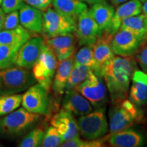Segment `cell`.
Returning <instances> with one entry per match:
<instances>
[{"label":"cell","mask_w":147,"mask_h":147,"mask_svg":"<svg viewBox=\"0 0 147 147\" xmlns=\"http://www.w3.org/2000/svg\"><path fill=\"white\" fill-rule=\"evenodd\" d=\"M133 82H141L147 86V74L140 70H135L132 75Z\"/></svg>","instance_id":"8d00e7d4"},{"label":"cell","mask_w":147,"mask_h":147,"mask_svg":"<svg viewBox=\"0 0 147 147\" xmlns=\"http://www.w3.org/2000/svg\"><path fill=\"white\" fill-rule=\"evenodd\" d=\"M76 26V20L74 18L60 13L55 9L48 8L43 12L42 34L45 40L73 34Z\"/></svg>","instance_id":"277c9868"},{"label":"cell","mask_w":147,"mask_h":147,"mask_svg":"<svg viewBox=\"0 0 147 147\" xmlns=\"http://www.w3.org/2000/svg\"><path fill=\"white\" fill-rule=\"evenodd\" d=\"M104 146L103 141L100 139L83 140L80 137H75L71 140L64 141L61 147H100Z\"/></svg>","instance_id":"1f68e13d"},{"label":"cell","mask_w":147,"mask_h":147,"mask_svg":"<svg viewBox=\"0 0 147 147\" xmlns=\"http://www.w3.org/2000/svg\"><path fill=\"white\" fill-rule=\"evenodd\" d=\"M45 131L43 129L37 127L29 131L23 140L18 143L19 147H37L40 146Z\"/></svg>","instance_id":"f546056e"},{"label":"cell","mask_w":147,"mask_h":147,"mask_svg":"<svg viewBox=\"0 0 147 147\" xmlns=\"http://www.w3.org/2000/svg\"><path fill=\"white\" fill-rule=\"evenodd\" d=\"M64 140L61 135L55 127L51 125L46 130L45 136L42 140L40 146L42 147H57L60 146Z\"/></svg>","instance_id":"4dcf8cb0"},{"label":"cell","mask_w":147,"mask_h":147,"mask_svg":"<svg viewBox=\"0 0 147 147\" xmlns=\"http://www.w3.org/2000/svg\"><path fill=\"white\" fill-rule=\"evenodd\" d=\"M36 82L29 69L17 65L0 68V95L21 93Z\"/></svg>","instance_id":"3957f363"},{"label":"cell","mask_w":147,"mask_h":147,"mask_svg":"<svg viewBox=\"0 0 147 147\" xmlns=\"http://www.w3.org/2000/svg\"><path fill=\"white\" fill-rule=\"evenodd\" d=\"M144 44H145V45H146V47H147V37H146V40H145V42H144Z\"/></svg>","instance_id":"b9f144b4"},{"label":"cell","mask_w":147,"mask_h":147,"mask_svg":"<svg viewBox=\"0 0 147 147\" xmlns=\"http://www.w3.org/2000/svg\"><path fill=\"white\" fill-rule=\"evenodd\" d=\"M77 122L80 134L88 140L100 138L108 131V124L104 107L98 108L95 111L81 116Z\"/></svg>","instance_id":"8992f818"},{"label":"cell","mask_w":147,"mask_h":147,"mask_svg":"<svg viewBox=\"0 0 147 147\" xmlns=\"http://www.w3.org/2000/svg\"><path fill=\"white\" fill-rule=\"evenodd\" d=\"M108 115L109 130L111 134L131 127L135 121L140 118L139 116L131 113L119 103L110 110Z\"/></svg>","instance_id":"2e32d148"},{"label":"cell","mask_w":147,"mask_h":147,"mask_svg":"<svg viewBox=\"0 0 147 147\" xmlns=\"http://www.w3.org/2000/svg\"><path fill=\"white\" fill-rule=\"evenodd\" d=\"M120 29H127L147 37V17L142 13L127 18L123 21Z\"/></svg>","instance_id":"484cf974"},{"label":"cell","mask_w":147,"mask_h":147,"mask_svg":"<svg viewBox=\"0 0 147 147\" xmlns=\"http://www.w3.org/2000/svg\"><path fill=\"white\" fill-rule=\"evenodd\" d=\"M23 0H2L1 8L5 14L13 11L19 10L20 8L25 4Z\"/></svg>","instance_id":"836d02e7"},{"label":"cell","mask_w":147,"mask_h":147,"mask_svg":"<svg viewBox=\"0 0 147 147\" xmlns=\"http://www.w3.org/2000/svg\"><path fill=\"white\" fill-rule=\"evenodd\" d=\"M51 124L58 130L64 141L80 136L78 122L74 115L63 108L51 118Z\"/></svg>","instance_id":"7c38bea8"},{"label":"cell","mask_w":147,"mask_h":147,"mask_svg":"<svg viewBox=\"0 0 147 147\" xmlns=\"http://www.w3.org/2000/svg\"><path fill=\"white\" fill-rule=\"evenodd\" d=\"M22 103V95L18 93L0 95V117L8 115L19 107Z\"/></svg>","instance_id":"4316f807"},{"label":"cell","mask_w":147,"mask_h":147,"mask_svg":"<svg viewBox=\"0 0 147 147\" xmlns=\"http://www.w3.org/2000/svg\"><path fill=\"white\" fill-rule=\"evenodd\" d=\"M21 46L0 45V68L14 65L16 53Z\"/></svg>","instance_id":"83f0119b"},{"label":"cell","mask_w":147,"mask_h":147,"mask_svg":"<svg viewBox=\"0 0 147 147\" xmlns=\"http://www.w3.org/2000/svg\"><path fill=\"white\" fill-rule=\"evenodd\" d=\"M20 23L24 28L33 34L42 33L43 13L41 10L28 4H24L19 11Z\"/></svg>","instance_id":"ac0fdd59"},{"label":"cell","mask_w":147,"mask_h":147,"mask_svg":"<svg viewBox=\"0 0 147 147\" xmlns=\"http://www.w3.org/2000/svg\"><path fill=\"white\" fill-rule=\"evenodd\" d=\"M74 64V57L59 63L51 87L56 96L60 97L65 93L66 84L73 68Z\"/></svg>","instance_id":"ffe728a7"},{"label":"cell","mask_w":147,"mask_h":147,"mask_svg":"<svg viewBox=\"0 0 147 147\" xmlns=\"http://www.w3.org/2000/svg\"><path fill=\"white\" fill-rule=\"evenodd\" d=\"M20 23L19 12L18 10L9 12L5 16L2 30H10L17 27Z\"/></svg>","instance_id":"d6a6232c"},{"label":"cell","mask_w":147,"mask_h":147,"mask_svg":"<svg viewBox=\"0 0 147 147\" xmlns=\"http://www.w3.org/2000/svg\"><path fill=\"white\" fill-rule=\"evenodd\" d=\"M89 66L81 64H74L73 68L66 84L65 91L76 89V87L84 81L92 72Z\"/></svg>","instance_id":"d4e9b609"},{"label":"cell","mask_w":147,"mask_h":147,"mask_svg":"<svg viewBox=\"0 0 147 147\" xmlns=\"http://www.w3.org/2000/svg\"><path fill=\"white\" fill-rule=\"evenodd\" d=\"M45 43L54 51L59 62L72 57L76 52L77 39L73 34H67L45 40Z\"/></svg>","instance_id":"4fadbf2b"},{"label":"cell","mask_w":147,"mask_h":147,"mask_svg":"<svg viewBox=\"0 0 147 147\" xmlns=\"http://www.w3.org/2000/svg\"><path fill=\"white\" fill-rule=\"evenodd\" d=\"M1 2H2V0H0V5H1Z\"/></svg>","instance_id":"ee69618b"},{"label":"cell","mask_w":147,"mask_h":147,"mask_svg":"<svg viewBox=\"0 0 147 147\" xmlns=\"http://www.w3.org/2000/svg\"><path fill=\"white\" fill-rule=\"evenodd\" d=\"M27 4L38 9L41 11H45L50 6L52 0H23Z\"/></svg>","instance_id":"e575fe53"},{"label":"cell","mask_w":147,"mask_h":147,"mask_svg":"<svg viewBox=\"0 0 147 147\" xmlns=\"http://www.w3.org/2000/svg\"><path fill=\"white\" fill-rule=\"evenodd\" d=\"M31 38V33L22 25H18L15 29L1 30L0 32V45H17L21 47Z\"/></svg>","instance_id":"603a6c76"},{"label":"cell","mask_w":147,"mask_h":147,"mask_svg":"<svg viewBox=\"0 0 147 147\" xmlns=\"http://www.w3.org/2000/svg\"><path fill=\"white\" fill-rule=\"evenodd\" d=\"M129 100L136 106L147 104V86L146 84L133 82L129 91Z\"/></svg>","instance_id":"f1b7e54d"},{"label":"cell","mask_w":147,"mask_h":147,"mask_svg":"<svg viewBox=\"0 0 147 147\" xmlns=\"http://www.w3.org/2000/svg\"><path fill=\"white\" fill-rule=\"evenodd\" d=\"M74 63L89 66L93 72L99 76V69L93 54V45H84L74 55Z\"/></svg>","instance_id":"cb8c5ba5"},{"label":"cell","mask_w":147,"mask_h":147,"mask_svg":"<svg viewBox=\"0 0 147 147\" xmlns=\"http://www.w3.org/2000/svg\"><path fill=\"white\" fill-rule=\"evenodd\" d=\"M59 65V61L54 51L47 44L32 68V73L36 82L49 91L52 87L53 78Z\"/></svg>","instance_id":"5b68a950"},{"label":"cell","mask_w":147,"mask_h":147,"mask_svg":"<svg viewBox=\"0 0 147 147\" xmlns=\"http://www.w3.org/2000/svg\"><path fill=\"white\" fill-rule=\"evenodd\" d=\"M142 12L145 16L147 17V0L143 3L142 5Z\"/></svg>","instance_id":"60d3db41"},{"label":"cell","mask_w":147,"mask_h":147,"mask_svg":"<svg viewBox=\"0 0 147 147\" xmlns=\"http://www.w3.org/2000/svg\"><path fill=\"white\" fill-rule=\"evenodd\" d=\"M95 108L103 107L107 102L106 86L102 78L92 71L88 78L76 88Z\"/></svg>","instance_id":"ba28073f"},{"label":"cell","mask_w":147,"mask_h":147,"mask_svg":"<svg viewBox=\"0 0 147 147\" xmlns=\"http://www.w3.org/2000/svg\"><path fill=\"white\" fill-rule=\"evenodd\" d=\"M45 43V39L41 36L31 38L18 49L14 59V65L31 70L38 59Z\"/></svg>","instance_id":"8fae6325"},{"label":"cell","mask_w":147,"mask_h":147,"mask_svg":"<svg viewBox=\"0 0 147 147\" xmlns=\"http://www.w3.org/2000/svg\"><path fill=\"white\" fill-rule=\"evenodd\" d=\"M22 105L32 113L49 115L51 108L49 91L39 83L33 84L22 95Z\"/></svg>","instance_id":"9c48e42d"},{"label":"cell","mask_w":147,"mask_h":147,"mask_svg":"<svg viewBox=\"0 0 147 147\" xmlns=\"http://www.w3.org/2000/svg\"><path fill=\"white\" fill-rule=\"evenodd\" d=\"M137 60L144 72L147 74V47L140 51L137 55Z\"/></svg>","instance_id":"d590c367"},{"label":"cell","mask_w":147,"mask_h":147,"mask_svg":"<svg viewBox=\"0 0 147 147\" xmlns=\"http://www.w3.org/2000/svg\"><path fill=\"white\" fill-rule=\"evenodd\" d=\"M113 37L112 35L104 32L93 45L94 57L99 69V76L102 78L106 66L115 57L112 49Z\"/></svg>","instance_id":"5bb4252c"},{"label":"cell","mask_w":147,"mask_h":147,"mask_svg":"<svg viewBox=\"0 0 147 147\" xmlns=\"http://www.w3.org/2000/svg\"><path fill=\"white\" fill-rule=\"evenodd\" d=\"M127 1V0H110L111 3H113L114 5H119L120 4H122V3L126 2Z\"/></svg>","instance_id":"ab89813d"},{"label":"cell","mask_w":147,"mask_h":147,"mask_svg":"<svg viewBox=\"0 0 147 147\" xmlns=\"http://www.w3.org/2000/svg\"><path fill=\"white\" fill-rule=\"evenodd\" d=\"M108 142L115 147H140L144 144V138L140 133L128 128L111 134Z\"/></svg>","instance_id":"d6986e66"},{"label":"cell","mask_w":147,"mask_h":147,"mask_svg":"<svg viewBox=\"0 0 147 147\" xmlns=\"http://www.w3.org/2000/svg\"><path fill=\"white\" fill-rule=\"evenodd\" d=\"M140 1H141V2H142V3H144V1H146V0H140Z\"/></svg>","instance_id":"7bdbcfd3"},{"label":"cell","mask_w":147,"mask_h":147,"mask_svg":"<svg viewBox=\"0 0 147 147\" xmlns=\"http://www.w3.org/2000/svg\"><path fill=\"white\" fill-rule=\"evenodd\" d=\"M41 115L29 112L25 108L14 110L0 118V136L18 137L31 129L40 121Z\"/></svg>","instance_id":"7a4b0ae2"},{"label":"cell","mask_w":147,"mask_h":147,"mask_svg":"<svg viewBox=\"0 0 147 147\" xmlns=\"http://www.w3.org/2000/svg\"><path fill=\"white\" fill-rule=\"evenodd\" d=\"M89 11L100 30L104 33L108 29L115 14L114 7L106 1L92 5Z\"/></svg>","instance_id":"44dd1931"},{"label":"cell","mask_w":147,"mask_h":147,"mask_svg":"<svg viewBox=\"0 0 147 147\" xmlns=\"http://www.w3.org/2000/svg\"><path fill=\"white\" fill-rule=\"evenodd\" d=\"M65 93L62 102V108L78 117L86 115L92 112V104L76 89L65 91Z\"/></svg>","instance_id":"e0dca14e"},{"label":"cell","mask_w":147,"mask_h":147,"mask_svg":"<svg viewBox=\"0 0 147 147\" xmlns=\"http://www.w3.org/2000/svg\"><path fill=\"white\" fill-rule=\"evenodd\" d=\"M5 13L4 11L2 10V8H0V32L3 29V23H4L5 19Z\"/></svg>","instance_id":"74e56055"},{"label":"cell","mask_w":147,"mask_h":147,"mask_svg":"<svg viewBox=\"0 0 147 147\" xmlns=\"http://www.w3.org/2000/svg\"><path fill=\"white\" fill-rule=\"evenodd\" d=\"M146 38L127 29H119L113 37L112 49L115 55L131 57L140 51Z\"/></svg>","instance_id":"52a82bcc"},{"label":"cell","mask_w":147,"mask_h":147,"mask_svg":"<svg viewBox=\"0 0 147 147\" xmlns=\"http://www.w3.org/2000/svg\"><path fill=\"white\" fill-rule=\"evenodd\" d=\"M142 12V3L140 0H129L121 4L115 12L112 21L105 33L114 36L120 29L125 18L138 15Z\"/></svg>","instance_id":"9a60e30c"},{"label":"cell","mask_w":147,"mask_h":147,"mask_svg":"<svg viewBox=\"0 0 147 147\" xmlns=\"http://www.w3.org/2000/svg\"><path fill=\"white\" fill-rule=\"evenodd\" d=\"M55 10L77 19L80 14L88 10L87 5L80 0H52Z\"/></svg>","instance_id":"7402d4cb"},{"label":"cell","mask_w":147,"mask_h":147,"mask_svg":"<svg viewBox=\"0 0 147 147\" xmlns=\"http://www.w3.org/2000/svg\"><path fill=\"white\" fill-rule=\"evenodd\" d=\"M82 2L87 3L89 5H93L95 4V3H98L103 2V1H106V0H80Z\"/></svg>","instance_id":"f35d334b"},{"label":"cell","mask_w":147,"mask_h":147,"mask_svg":"<svg viewBox=\"0 0 147 147\" xmlns=\"http://www.w3.org/2000/svg\"><path fill=\"white\" fill-rule=\"evenodd\" d=\"M75 36L79 47L84 45H93L98 38L104 34L89 10L82 12L76 19Z\"/></svg>","instance_id":"30bf717a"},{"label":"cell","mask_w":147,"mask_h":147,"mask_svg":"<svg viewBox=\"0 0 147 147\" xmlns=\"http://www.w3.org/2000/svg\"><path fill=\"white\" fill-rule=\"evenodd\" d=\"M136 67V61L133 59L121 56L115 57L106 66L102 78L113 104H117L126 99Z\"/></svg>","instance_id":"6da1fadb"}]
</instances>
